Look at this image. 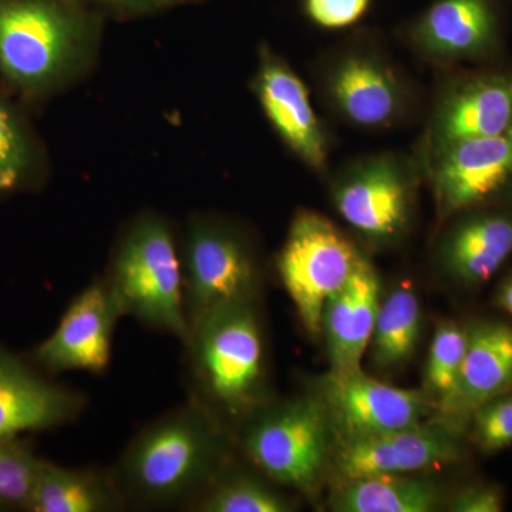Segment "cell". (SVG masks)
I'll return each mask as SVG.
<instances>
[{
    "label": "cell",
    "mask_w": 512,
    "mask_h": 512,
    "mask_svg": "<svg viewBox=\"0 0 512 512\" xmlns=\"http://www.w3.org/2000/svg\"><path fill=\"white\" fill-rule=\"evenodd\" d=\"M231 448L227 427L188 399L138 431L111 473L126 507L190 510L231 458Z\"/></svg>",
    "instance_id": "cell-1"
},
{
    "label": "cell",
    "mask_w": 512,
    "mask_h": 512,
    "mask_svg": "<svg viewBox=\"0 0 512 512\" xmlns=\"http://www.w3.org/2000/svg\"><path fill=\"white\" fill-rule=\"evenodd\" d=\"M190 400L238 427L271 402L258 299L229 303L195 322L184 340Z\"/></svg>",
    "instance_id": "cell-2"
},
{
    "label": "cell",
    "mask_w": 512,
    "mask_h": 512,
    "mask_svg": "<svg viewBox=\"0 0 512 512\" xmlns=\"http://www.w3.org/2000/svg\"><path fill=\"white\" fill-rule=\"evenodd\" d=\"M311 77L323 109L352 130L387 133L419 114V86L379 30H350L312 60Z\"/></svg>",
    "instance_id": "cell-3"
},
{
    "label": "cell",
    "mask_w": 512,
    "mask_h": 512,
    "mask_svg": "<svg viewBox=\"0 0 512 512\" xmlns=\"http://www.w3.org/2000/svg\"><path fill=\"white\" fill-rule=\"evenodd\" d=\"M94 30L79 0H0V77L25 99L55 92L86 60Z\"/></svg>",
    "instance_id": "cell-4"
},
{
    "label": "cell",
    "mask_w": 512,
    "mask_h": 512,
    "mask_svg": "<svg viewBox=\"0 0 512 512\" xmlns=\"http://www.w3.org/2000/svg\"><path fill=\"white\" fill-rule=\"evenodd\" d=\"M326 180L333 208L366 247L397 248L412 234L424 184L414 153L384 150L350 158Z\"/></svg>",
    "instance_id": "cell-5"
},
{
    "label": "cell",
    "mask_w": 512,
    "mask_h": 512,
    "mask_svg": "<svg viewBox=\"0 0 512 512\" xmlns=\"http://www.w3.org/2000/svg\"><path fill=\"white\" fill-rule=\"evenodd\" d=\"M106 282L121 315L181 342L187 339L183 261L163 218L147 214L131 222L114 252Z\"/></svg>",
    "instance_id": "cell-6"
},
{
    "label": "cell",
    "mask_w": 512,
    "mask_h": 512,
    "mask_svg": "<svg viewBox=\"0 0 512 512\" xmlns=\"http://www.w3.org/2000/svg\"><path fill=\"white\" fill-rule=\"evenodd\" d=\"M249 463L275 484L313 497L332 467L335 434L315 393L269 402L238 427Z\"/></svg>",
    "instance_id": "cell-7"
},
{
    "label": "cell",
    "mask_w": 512,
    "mask_h": 512,
    "mask_svg": "<svg viewBox=\"0 0 512 512\" xmlns=\"http://www.w3.org/2000/svg\"><path fill=\"white\" fill-rule=\"evenodd\" d=\"M366 256L325 215L312 210L296 212L276 258V269L311 338L322 336L326 301L349 281Z\"/></svg>",
    "instance_id": "cell-8"
},
{
    "label": "cell",
    "mask_w": 512,
    "mask_h": 512,
    "mask_svg": "<svg viewBox=\"0 0 512 512\" xmlns=\"http://www.w3.org/2000/svg\"><path fill=\"white\" fill-rule=\"evenodd\" d=\"M181 261L190 328L221 306L258 299V256L244 232L227 221L210 217L192 220Z\"/></svg>",
    "instance_id": "cell-9"
},
{
    "label": "cell",
    "mask_w": 512,
    "mask_h": 512,
    "mask_svg": "<svg viewBox=\"0 0 512 512\" xmlns=\"http://www.w3.org/2000/svg\"><path fill=\"white\" fill-rule=\"evenodd\" d=\"M414 57L436 70L485 66L504 47L501 0H430L396 28Z\"/></svg>",
    "instance_id": "cell-10"
},
{
    "label": "cell",
    "mask_w": 512,
    "mask_h": 512,
    "mask_svg": "<svg viewBox=\"0 0 512 512\" xmlns=\"http://www.w3.org/2000/svg\"><path fill=\"white\" fill-rule=\"evenodd\" d=\"M441 225L460 212L512 200V131L414 153Z\"/></svg>",
    "instance_id": "cell-11"
},
{
    "label": "cell",
    "mask_w": 512,
    "mask_h": 512,
    "mask_svg": "<svg viewBox=\"0 0 512 512\" xmlns=\"http://www.w3.org/2000/svg\"><path fill=\"white\" fill-rule=\"evenodd\" d=\"M437 72L439 77L414 153L512 131L511 70L480 66Z\"/></svg>",
    "instance_id": "cell-12"
},
{
    "label": "cell",
    "mask_w": 512,
    "mask_h": 512,
    "mask_svg": "<svg viewBox=\"0 0 512 512\" xmlns=\"http://www.w3.org/2000/svg\"><path fill=\"white\" fill-rule=\"evenodd\" d=\"M313 393L325 407L336 441L409 429L426 423L434 413V404L423 389L390 386L362 369L329 370Z\"/></svg>",
    "instance_id": "cell-13"
},
{
    "label": "cell",
    "mask_w": 512,
    "mask_h": 512,
    "mask_svg": "<svg viewBox=\"0 0 512 512\" xmlns=\"http://www.w3.org/2000/svg\"><path fill=\"white\" fill-rule=\"evenodd\" d=\"M251 89L284 146L312 173L328 177L332 134L313 107L302 77L268 45L259 47Z\"/></svg>",
    "instance_id": "cell-14"
},
{
    "label": "cell",
    "mask_w": 512,
    "mask_h": 512,
    "mask_svg": "<svg viewBox=\"0 0 512 512\" xmlns=\"http://www.w3.org/2000/svg\"><path fill=\"white\" fill-rule=\"evenodd\" d=\"M440 227L431 261L461 291L483 288L512 256V200L460 212Z\"/></svg>",
    "instance_id": "cell-15"
},
{
    "label": "cell",
    "mask_w": 512,
    "mask_h": 512,
    "mask_svg": "<svg viewBox=\"0 0 512 512\" xmlns=\"http://www.w3.org/2000/svg\"><path fill=\"white\" fill-rule=\"evenodd\" d=\"M460 434L443 424L421 423L357 439L339 440L332 470L339 481L375 476H409L457 463L464 456Z\"/></svg>",
    "instance_id": "cell-16"
},
{
    "label": "cell",
    "mask_w": 512,
    "mask_h": 512,
    "mask_svg": "<svg viewBox=\"0 0 512 512\" xmlns=\"http://www.w3.org/2000/svg\"><path fill=\"white\" fill-rule=\"evenodd\" d=\"M121 316L106 279L94 281L73 299L52 335L33 349L32 362L49 373L100 375L109 366Z\"/></svg>",
    "instance_id": "cell-17"
},
{
    "label": "cell",
    "mask_w": 512,
    "mask_h": 512,
    "mask_svg": "<svg viewBox=\"0 0 512 512\" xmlns=\"http://www.w3.org/2000/svg\"><path fill=\"white\" fill-rule=\"evenodd\" d=\"M83 407L82 394L53 383L26 360L0 348V440L64 426Z\"/></svg>",
    "instance_id": "cell-18"
},
{
    "label": "cell",
    "mask_w": 512,
    "mask_h": 512,
    "mask_svg": "<svg viewBox=\"0 0 512 512\" xmlns=\"http://www.w3.org/2000/svg\"><path fill=\"white\" fill-rule=\"evenodd\" d=\"M468 342L456 392L437 423L461 434L471 413L488 400L512 390V326L497 319L467 323Z\"/></svg>",
    "instance_id": "cell-19"
},
{
    "label": "cell",
    "mask_w": 512,
    "mask_h": 512,
    "mask_svg": "<svg viewBox=\"0 0 512 512\" xmlns=\"http://www.w3.org/2000/svg\"><path fill=\"white\" fill-rule=\"evenodd\" d=\"M382 301V282L366 256L348 282L323 306L322 336L330 372L362 369Z\"/></svg>",
    "instance_id": "cell-20"
},
{
    "label": "cell",
    "mask_w": 512,
    "mask_h": 512,
    "mask_svg": "<svg viewBox=\"0 0 512 512\" xmlns=\"http://www.w3.org/2000/svg\"><path fill=\"white\" fill-rule=\"evenodd\" d=\"M126 508L113 473L67 468L42 460L32 512H113Z\"/></svg>",
    "instance_id": "cell-21"
},
{
    "label": "cell",
    "mask_w": 512,
    "mask_h": 512,
    "mask_svg": "<svg viewBox=\"0 0 512 512\" xmlns=\"http://www.w3.org/2000/svg\"><path fill=\"white\" fill-rule=\"evenodd\" d=\"M441 503L431 478L375 476L339 481L329 497L335 512H431Z\"/></svg>",
    "instance_id": "cell-22"
},
{
    "label": "cell",
    "mask_w": 512,
    "mask_h": 512,
    "mask_svg": "<svg viewBox=\"0 0 512 512\" xmlns=\"http://www.w3.org/2000/svg\"><path fill=\"white\" fill-rule=\"evenodd\" d=\"M423 328L419 296L410 286H397L380 301L370 339V363L383 373L397 372L412 362Z\"/></svg>",
    "instance_id": "cell-23"
},
{
    "label": "cell",
    "mask_w": 512,
    "mask_h": 512,
    "mask_svg": "<svg viewBox=\"0 0 512 512\" xmlns=\"http://www.w3.org/2000/svg\"><path fill=\"white\" fill-rule=\"evenodd\" d=\"M218 471L207 490L191 505L197 512H289L291 498L282 494L265 474L245 470L231 463Z\"/></svg>",
    "instance_id": "cell-24"
},
{
    "label": "cell",
    "mask_w": 512,
    "mask_h": 512,
    "mask_svg": "<svg viewBox=\"0 0 512 512\" xmlns=\"http://www.w3.org/2000/svg\"><path fill=\"white\" fill-rule=\"evenodd\" d=\"M39 170V150L25 117L0 96V201L32 187Z\"/></svg>",
    "instance_id": "cell-25"
},
{
    "label": "cell",
    "mask_w": 512,
    "mask_h": 512,
    "mask_svg": "<svg viewBox=\"0 0 512 512\" xmlns=\"http://www.w3.org/2000/svg\"><path fill=\"white\" fill-rule=\"evenodd\" d=\"M468 342L467 325L441 320L434 332L424 369L423 392L434 404V414L447 406L456 392Z\"/></svg>",
    "instance_id": "cell-26"
},
{
    "label": "cell",
    "mask_w": 512,
    "mask_h": 512,
    "mask_svg": "<svg viewBox=\"0 0 512 512\" xmlns=\"http://www.w3.org/2000/svg\"><path fill=\"white\" fill-rule=\"evenodd\" d=\"M40 464L22 437L0 440V510L29 511Z\"/></svg>",
    "instance_id": "cell-27"
},
{
    "label": "cell",
    "mask_w": 512,
    "mask_h": 512,
    "mask_svg": "<svg viewBox=\"0 0 512 512\" xmlns=\"http://www.w3.org/2000/svg\"><path fill=\"white\" fill-rule=\"evenodd\" d=\"M467 430L474 446L485 456L512 447V390L477 407Z\"/></svg>",
    "instance_id": "cell-28"
},
{
    "label": "cell",
    "mask_w": 512,
    "mask_h": 512,
    "mask_svg": "<svg viewBox=\"0 0 512 512\" xmlns=\"http://www.w3.org/2000/svg\"><path fill=\"white\" fill-rule=\"evenodd\" d=\"M375 0H301L303 16L315 28L342 32L359 28Z\"/></svg>",
    "instance_id": "cell-29"
},
{
    "label": "cell",
    "mask_w": 512,
    "mask_h": 512,
    "mask_svg": "<svg viewBox=\"0 0 512 512\" xmlns=\"http://www.w3.org/2000/svg\"><path fill=\"white\" fill-rule=\"evenodd\" d=\"M453 512H500L504 510V493L498 485L476 483L460 488L448 501Z\"/></svg>",
    "instance_id": "cell-30"
},
{
    "label": "cell",
    "mask_w": 512,
    "mask_h": 512,
    "mask_svg": "<svg viewBox=\"0 0 512 512\" xmlns=\"http://www.w3.org/2000/svg\"><path fill=\"white\" fill-rule=\"evenodd\" d=\"M101 5L114 15L138 16L157 10L173 8L183 3L195 2V0H100Z\"/></svg>",
    "instance_id": "cell-31"
},
{
    "label": "cell",
    "mask_w": 512,
    "mask_h": 512,
    "mask_svg": "<svg viewBox=\"0 0 512 512\" xmlns=\"http://www.w3.org/2000/svg\"><path fill=\"white\" fill-rule=\"evenodd\" d=\"M494 303L501 311L512 316V271L498 285L494 295Z\"/></svg>",
    "instance_id": "cell-32"
},
{
    "label": "cell",
    "mask_w": 512,
    "mask_h": 512,
    "mask_svg": "<svg viewBox=\"0 0 512 512\" xmlns=\"http://www.w3.org/2000/svg\"><path fill=\"white\" fill-rule=\"evenodd\" d=\"M79 2H80V0H79Z\"/></svg>",
    "instance_id": "cell-33"
}]
</instances>
